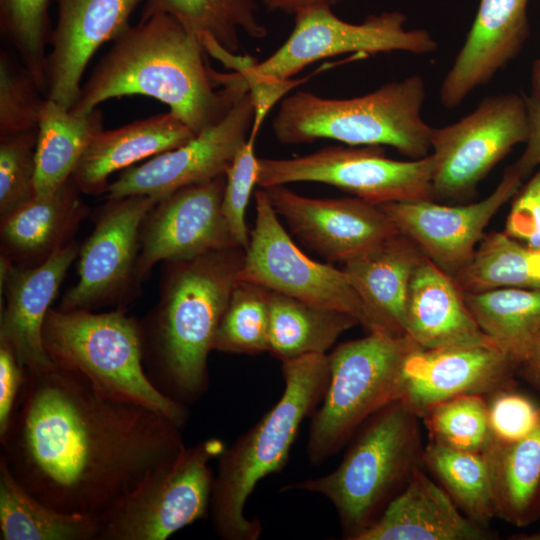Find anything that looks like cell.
<instances>
[{"label": "cell", "mask_w": 540, "mask_h": 540, "mask_svg": "<svg viewBox=\"0 0 540 540\" xmlns=\"http://www.w3.org/2000/svg\"><path fill=\"white\" fill-rule=\"evenodd\" d=\"M263 189L291 232L331 261L345 262L399 233L379 205L355 196L310 198L285 185Z\"/></svg>", "instance_id": "cell-18"}, {"label": "cell", "mask_w": 540, "mask_h": 540, "mask_svg": "<svg viewBox=\"0 0 540 540\" xmlns=\"http://www.w3.org/2000/svg\"><path fill=\"white\" fill-rule=\"evenodd\" d=\"M0 445V462L31 495L99 520L186 447L166 416L56 364L25 369Z\"/></svg>", "instance_id": "cell-1"}, {"label": "cell", "mask_w": 540, "mask_h": 540, "mask_svg": "<svg viewBox=\"0 0 540 540\" xmlns=\"http://www.w3.org/2000/svg\"><path fill=\"white\" fill-rule=\"evenodd\" d=\"M244 256V248L231 246L165 261L158 302L140 321L148 378L186 407L208 389V355Z\"/></svg>", "instance_id": "cell-3"}, {"label": "cell", "mask_w": 540, "mask_h": 540, "mask_svg": "<svg viewBox=\"0 0 540 540\" xmlns=\"http://www.w3.org/2000/svg\"><path fill=\"white\" fill-rule=\"evenodd\" d=\"M532 94L540 102V58L534 61L532 67Z\"/></svg>", "instance_id": "cell-48"}, {"label": "cell", "mask_w": 540, "mask_h": 540, "mask_svg": "<svg viewBox=\"0 0 540 540\" xmlns=\"http://www.w3.org/2000/svg\"><path fill=\"white\" fill-rule=\"evenodd\" d=\"M405 330L423 349L495 345L472 316L455 278L426 256L409 284Z\"/></svg>", "instance_id": "cell-23"}, {"label": "cell", "mask_w": 540, "mask_h": 540, "mask_svg": "<svg viewBox=\"0 0 540 540\" xmlns=\"http://www.w3.org/2000/svg\"><path fill=\"white\" fill-rule=\"evenodd\" d=\"M529 1L480 0L466 39L439 90L446 109L456 108L520 54L530 35Z\"/></svg>", "instance_id": "cell-22"}, {"label": "cell", "mask_w": 540, "mask_h": 540, "mask_svg": "<svg viewBox=\"0 0 540 540\" xmlns=\"http://www.w3.org/2000/svg\"><path fill=\"white\" fill-rule=\"evenodd\" d=\"M356 325L358 320L346 312L269 293V351L281 361L326 354L342 333Z\"/></svg>", "instance_id": "cell-30"}, {"label": "cell", "mask_w": 540, "mask_h": 540, "mask_svg": "<svg viewBox=\"0 0 540 540\" xmlns=\"http://www.w3.org/2000/svg\"><path fill=\"white\" fill-rule=\"evenodd\" d=\"M416 347L408 335L369 332L328 355L329 380L309 429L312 465L337 453L370 416L400 399L404 364Z\"/></svg>", "instance_id": "cell-8"}, {"label": "cell", "mask_w": 540, "mask_h": 540, "mask_svg": "<svg viewBox=\"0 0 540 540\" xmlns=\"http://www.w3.org/2000/svg\"><path fill=\"white\" fill-rule=\"evenodd\" d=\"M268 9L294 15L300 10L313 6L333 7L340 0H262Z\"/></svg>", "instance_id": "cell-46"}, {"label": "cell", "mask_w": 540, "mask_h": 540, "mask_svg": "<svg viewBox=\"0 0 540 540\" xmlns=\"http://www.w3.org/2000/svg\"><path fill=\"white\" fill-rule=\"evenodd\" d=\"M219 48H224L222 47L220 44H218L217 42H212L209 46H208V54L209 56L213 57L215 59V52L217 49ZM225 49V48H224ZM227 50V49H226ZM229 51V50H228ZM263 83V82H262ZM264 85V90H262L260 93H258L257 95H251L253 98H258L260 97L267 89V83L264 82L263 83Z\"/></svg>", "instance_id": "cell-49"}, {"label": "cell", "mask_w": 540, "mask_h": 540, "mask_svg": "<svg viewBox=\"0 0 540 540\" xmlns=\"http://www.w3.org/2000/svg\"><path fill=\"white\" fill-rule=\"evenodd\" d=\"M515 362L496 345L423 349L406 358L401 400L420 418L450 398L515 386Z\"/></svg>", "instance_id": "cell-19"}, {"label": "cell", "mask_w": 540, "mask_h": 540, "mask_svg": "<svg viewBox=\"0 0 540 540\" xmlns=\"http://www.w3.org/2000/svg\"><path fill=\"white\" fill-rule=\"evenodd\" d=\"M284 390L278 402L218 457L209 517L223 540H256L262 526L245 516L257 483L287 462L299 428L322 400L329 380L326 354L282 361Z\"/></svg>", "instance_id": "cell-4"}, {"label": "cell", "mask_w": 540, "mask_h": 540, "mask_svg": "<svg viewBox=\"0 0 540 540\" xmlns=\"http://www.w3.org/2000/svg\"><path fill=\"white\" fill-rule=\"evenodd\" d=\"M463 291L496 288L540 290V249L504 232L483 236L470 262L454 276Z\"/></svg>", "instance_id": "cell-35"}, {"label": "cell", "mask_w": 540, "mask_h": 540, "mask_svg": "<svg viewBox=\"0 0 540 540\" xmlns=\"http://www.w3.org/2000/svg\"><path fill=\"white\" fill-rule=\"evenodd\" d=\"M519 368H523L525 375L537 386L540 379V332L531 343Z\"/></svg>", "instance_id": "cell-47"}, {"label": "cell", "mask_w": 540, "mask_h": 540, "mask_svg": "<svg viewBox=\"0 0 540 540\" xmlns=\"http://www.w3.org/2000/svg\"><path fill=\"white\" fill-rule=\"evenodd\" d=\"M158 199L132 195L107 199L95 215V227L81 245L78 282L59 308L88 309L125 304L140 284L137 261L144 219Z\"/></svg>", "instance_id": "cell-14"}, {"label": "cell", "mask_w": 540, "mask_h": 540, "mask_svg": "<svg viewBox=\"0 0 540 540\" xmlns=\"http://www.w3.org/2000/svg\"><path fill=\"white\" fill-rule=\"evenodd\" d=\"M37 129L0 137V219L35 197Z\"/></svg>", "instance_id": "cell-40"}, {"label": "cell", "mask_w": 540, "mask_h": 540, "mask_svg": "<svg viewBox=\"0 0 540 540\" xmlns=\"http://www.w3.org/2000/svg\"><path fill=\"white\" fill-rule=\"evenodd\" d=\"M100 520L58 511L31 495L0 462L1 540H98Z\"/></svg>", "instance_id": "cell-31"}, {"label": "cell", "mask_w": 540, "mask_h": 540, "mask_svg": "<svg viewBox=\"0 0 540 540\" xmlns=\"http://www.w3.org/2000/svg\"><path fill=\"white\" fill-rule=\"evenodd\" d=\"M524 98L529 121V134L525 142V149L513 166L525 179L536 167L540 166V102L531 95H524Z\"/></svg>", "instance_id": "cell-45"}, {"label": "cell", "mask_w": 540, "mask_h": 540, "mask_svg": "<svg viewBox=\"0 0 540 540\" xmlns=\"http://www.w3.org/2000/svg\"><path fill=\"white\" fill-rule=\"evenodd\" d=\"M225 183L222 175L183 187L157 201L141 227L137 261L140 281L160 261L191 259L237 246L222 212Z\"/></svg>", "instance_id": "cell-17"}, {"label": "cell", "mask_w": 540, "mask_h": 540, "mask_svg": "<svg viewBox=\"0 0 540 540\" xmlns=\"http://www.w3.org/2000/svg\"><path fill=\"white\" fill-rule=\"evenodd\" d=\"M199 37L165 13L129 26L82 84L71 111L85 115L103 102L142 95L165 103L195 134L217 124L249 88L236 73L207 63Z\"/></svg>", "instance_id": "cell-2"}, {"label": "cell", "mask_w": 540, "mask_h": 540, "mask_svg": "<svg viewBox=\"0 0 540 540\" xmlns=\"http://www.w3.org/2000/svg\"><path fill=\"white\" fill-rule=\"evenodd\" d=\"M256 220L239 279L307 303L346 312L368 332H385L343 270L316 262L291 240L263 188L255 192Z\"/></svg>", "instance_id": "cell-13"}, {"label": "cell", "mask_w": 540, "mask_h": 540, "mask_svg": "<svg viewBox=\"0 0 540 540\" xmlns=\"http://www.w3.org/2000/svg\"><path fill=\"white\" fill-rule=\"evenodd\" d=\"M463 292L480 329L519 368L540 332V290L496 288Z\"/></svg>", "instance_id": "cell-32"}, {"label": "cell", "mask_w": 540, "mask_h": 540, "mask_svg": "<svg viewBox=\"0 0 540 540\" xmlns=\"http://www.w3.org/2000/svg\"><path fill=\"white\" fill-rule=\"evenodd\" d=\"M255 109L249 92L227 115L187 143L131 166L106 190V199L147 195L158 201L183 187L225 175L236 153L248 139Z\"/></svg>", "instance_id": "cell-15"}, {"label": "cell", "mask_w": 540, "mask_h": 540, "mask_svg": "<svg viewBox=\"0 0 540 540\" xmlns=\"http://www.w3.org/2000/svg\"><path fill=\"white\" fill-rule=\"evenodd\" d=\"M24 66L0 53V137L36 130L46 98Z\"/></svg>", "instance_id": "cell-39"}, {"label": "cell", "mask_w": 540, "mask_h": 540, "mask_svg": "<svg viewBox=\"0 0 540 540\" xmlns=\"http://www.w3.org/2000/svg\"><path fill=\"white\" fill-rule=\"evenodd\" d=\"M195 136L169 111L115 129H103L90 142L72 180L81 193H105L113 173L177 148Z\"/></svg>", "instance_id": "cell-25"}, {"label": "cell", "mask_w": 540, "mask_h": 540, "mask_svg": "<svg viewBox=\"0 0 540 540\" xmlns=\"http://www.w3.org/2000/svg\"><path fill=\"white\" fill-rule=\"evenodd\" d=\"M24 373L13 350L0 342V436L7 430L14 413Z\"/></svg>", "instance_id": "cell-44"}, {"label": "cell", "mask_w": 540, "mask_h": 540, "mask_svg": "<svg viewBox=\"0 0 540 540\" xmlns=\"http://www.w3.org/2000/svg\"><path fill=\"white\" fill-rule=\"evenodd\" d=\"M424 254L397 233L343 262V272L373 318L385 332L407 335L406 300L413 272Z\"/></svg>", "instance_id": "cell-27"}, {"label": "cell", "mask_w": 540, "mask_h": 540, "mask_svg": "<svg viewBox=\"0 0 540 540\" xmlns=\"http://www.w3.org/2000/svg\"><path fill=\"white\" fill-rule=\"evenodd\" d=\"M56 21L47 57L46 98L70 109L86 67L104 43L114 41L144 0H54Z\"/></svg>", "instance_id": "cell-20"}, {"label": "cell", "mask_w": 540, "mask_h": 540, "mask_svg": "<svg viewBox=\"0 0 540 540\" xmlns=\"http://www.w3.org/2000/svg\"><path fill=\"white\" fill-rule=\"evenodd\" d=\"M537 386L540 387V379H539V381H538V383H537Z\"/></svg>", "instance_id": "cell-50"}, {"label": "cell", "mask_w": 540, "mask_h": 540, "mask_svg": "<svg viewBox=\"0 0 540 540\" xmlns=\"http://www.w3.org/2000/svg\"><path fill=\"white\" fill-rule=\"evenodd\" d=\"M225 448L218 438L186 446L100 519L98 540H166L209 516L210 463Z\"/></svg>", "instance_id": "cell-10"}, {"label": "cell", "mask_w": 540, "mask_h": 540, "mask_svg": "<svg viewBox=\"0 0 540 540\" xmlns=\"http://www.w3.org/2000/svg\"><path fill=\"white\" fill-rule=\"evenodd\" d=\"M43 344L57 366L77 372L100 393L156 411L180 427L188 407L162 394L143 363L140 321L123 310L50 309Z\"/></svg>", "instance_id": "cell-7"}, {"label": "cell", "mask_w": 540, "mask_h": 540, "mask_svg": "<svg viewBox=\"0 0 540 540\" xmlns=\"http://www.w3.org/2000/svg\"><path fill=\"white\" fill-rule=\"evenodd\" d=\"M81 245L72 240L33 267L15 265L1 255L0 342L7 344L28 370L54 365L43 344V326L51 304Z\"/></svg>", "instance_id": "cell-21"}, {"label": "cell", "mask_w": 540, "mask_h": 540, "mask_svg": "<svg viewBox=\"0 0 540 540\" xmlns=\"http://www.w3.org/2000/svg\"><path fill=\"white\" fill-rule=\"evenodd\" d=\"M420 420L401 400L389 403L360 426L335 470L283 490L309 491L329 499L344 538L356 540L423 466Z\"/></svg>", "instance_id": "cell-6"}, {"label": "cell", "mask_w": 540, "mask_h": 540, "mask_svg": "<svg viewBox=\"0 0 540 540\" xmlns=\"http://www.w3.org/2000/svg\"><path fill=\"white\" fill-rule=\"evenodd\" d=\"M267 288L238 279L218 325L213 350L235 354L269 351Z\"/></svg>", "instance_id": "cell-36"}, {"label": "cell", "mask_w": 540, "mask_h": 540, "mask_svg": "<svg viewBox=\"0 0 540 540\" xmlns=\"http://www.w3.org/2000/svg\"><path fill=\"white\" fill-rule=\"evenodd\" d=\"M524 178L509 166L484 199L460 206L412 200L380 204L399 233L411 239L424 256L455 276L472 259L483 231L498 210L519 190Z\"/></svg>", "instance_id": "cell-16"}, {"label": "cell", "mask_w": 540, "mask_h": 540, "mask_svg": "<svg viewBox=\"0 0 540 540\" xmlns=\"http://www.w3.org/2000/svg\"><path fill=\"white\" fill-rule=\"evenodd\" d=\"M423 466L465 516L488 528L496 509L489 466L483 453L429 441L424 447Z\"/></svg>", "instance_id": "cell-33"}, {"label": "cell", "mask_w": 540, "mask_h": 540, "mask_svg": "<svg viewBox=\"0 0 540 540\" xmlns=\"http://www.w3.org/2000/svg\"><path fill=\"white\" fill-rule=\"evenodd\" d=\"M426 84L417 74L352 98H327L308 91L285 96L272 121L282 144L335 140L351 146H389L411 158L431 151L433 128L424 121Z\"/></svg>", "instance_id": "cell-5"}, {"label": "cell", "mask_w": 540, "mask_h": 540, "mask_svg": "<svg viewBox=\"0 0 540 540\" xmlns=\"http://www.w3.org/2000/svg\"><path fill=\"white\" fill-rule=\"evenodd\" d=\"M72 178L47 197H34L1 218V255L15 265L41 264L73 239L89 207Z\"/></svg>", "instance_id": "cell-26"}, {"label": "cell", "mask_w": 540, "mask_h": 540, "mask_svg": "<svg viewBox=\"0 0 540 540\" xmlns=\"http://www.w3.org/2000/svg\"><path fill=\"white\" fill-rule=\"evenodd\" d=\"M49 3L50 0H0L1 35L15 48L45 97L52 32Z\"/></svg>", "instance_id": "cell-37"}, {"label": "cell", "mask_w": 540, "mask_h": 540, "mask_svg": "<svg viewBox=\"0 0 540 540\" xmlns=\"http://www.w3.org/2000/svg\"><path fill=\"white\" fill-rule=\"evenodd\" d=\"M255 139L249 135L232 160L226 174L222 198V212L235 244L246 249L250 233L246 225V209L257 184L258 157L255 154Z\"/></svg>", "instance_id": "cell-41"}, {"label": "cell", "mask_w": 540, "mask_h": 540, "mask_svg": "<svg viewBox=\"0 0 540 540\" xmlns=\"http://www.w3.org/2000/svg\"><path fill=\"white\" fill-rule=\"evenodd\" d=\"M529 121L524 94L484 98L455 123L433 128L430 144L434 198L462 200L518 144L525 143Z\"/></svg>", "instance_id": "cell-12"}, {"label": "cell", "mask_w": 540, "mask_h": 540, "mask_svg": "<svg viewBox=\"0 0 540 540\" xmlns=\"http://www.w3.org/2000/svg\"><path fill=\"white\" fill-rule=\"evenodd\" d=\"M406 20L400 11H384L350 23L336 16L331 6L309 7L294 14L291 33L274 53L239 74L251 87L261 80L291 79L314 62L347 53H434L438 43L433 36L425 29H406Z\"/></svg>", "instance_id": "cell-9"}, {"label": "cell", "mask_w": 540, "mask_h": 540, "mask_svg": "<svg viewBox=\"0 0 540 540\" xmlns=\"http://www.w3.org/2000/svg\"><path fill=\"white\" fill-rule=\"evenodd\" d=\"M490 536L421 466L356 540H485Z\"/></svg>", "instance_id": "cell-24"}, {"label": "cell", "mask_w": 540, "mask_h": 540, "mask_svg": "<svg viewBox=\"0 0 540 540\" xmlns=\"http://www.w3.org/2000/svg\"><path fill=\"white\" fill-rule=\"evenodd\" d=\"M496 516L524 527L540 518V426L523 440L490 444L483 452Z\"/></svg>", "instance_id": "cell-29"}, {"label": "cell", "mask_w": 540, "mask_h": 540, "mask_svg": "<svg viewBox=\"0 0 540 540\" xmlns=\"http://www.w3.org/2000/svg\"><path fill=\"white\" fill-rule=\"evenodd\" d=\"M503 232L524 245L540 249V166L513 196Z\"/></svg>", "instance_id": "cell-43"}, {"label": "cell", "mask_w": 540, "mask_h": 540, "mask_svg": "<svg viewBox=\"0 0 540 540\" xmlns=\"http://www.w3.org/2000/svg\"><path fill=\"white\" fill-rule=\"evenodd\" d=\"M421 420L429 441L462 451L483 453L490 444L486 396L465 394L428 409Z\"/></svg>", "instance_id": "cell-38"}, {"label": "cell", "mask_w": 540, "mask_h": 540, "mask_svg": "<svg viewBox=\"0 0 540 540\" xmlns=\"http://www.w3.org/2000/svg\"><path fill=\"white\" fill-rule=\"evenodd\" d=\"M257 184L295 182L334 186L372 204L433 200L431 155L407 161L388 158L383 146H329L293 158L258 159Z\"/></svg>", "instance_id": "cell-11"}, {"label": "cell", "mask_w": 540, "mask_h": 540, "mask_svg": "<svg viewBox=\"0 0 540 540\" xmlns=\"http://www.w3.org/2000/svg\"><path fill=\"white\" fill-rule=\"evenodd\" d=\"M486 400L490 444L519 442L540 426V405L514 386L491 393Z\"/></svg>", "instance_id": "cell-42"}, {"label": "cell", "mask_w": 540, "mask_h": 540, "mask_svg": "<svg viewBox=\"0 0 540 540\" xmlns=\"http://www.w3.org/2000/svg\"><path fill=\"white\" fill-rule=\"evenodd\" d=\"M142 16L160 12L173 17L190 34L212 36L231 52L240 48V34L261 39L266 27L257 15L255 0H144Z\"/></svg>", "instance_id": "cell-34"}, {"label": "cell", "mask_w": 540, "mask_h": 540, "mask_svg": "<svg viewBox=\"0 0 540 540\" xmlns=\"http://www.w3.org/2000/svg\"><path fill=\"white\" fill-rule=\"evenodd\" d=\"M103 130L99 108L77 115L51 99L45 100L35 150V197H47L67 183L94 136Z\"/></svg>", "instance_id": "cell-28"}]
</instances>
